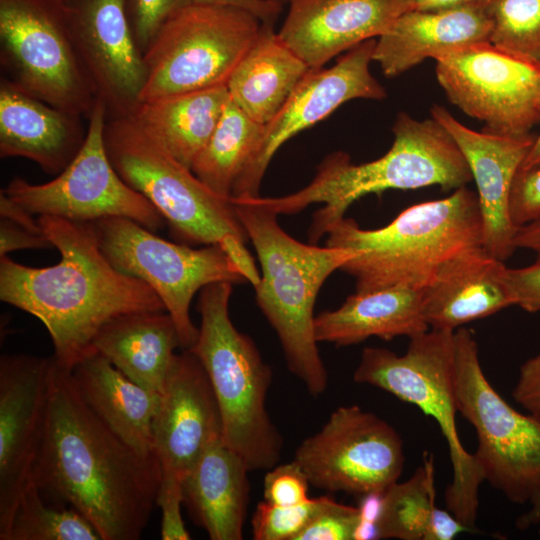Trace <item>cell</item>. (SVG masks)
I'll list each match as a JSON object with an SVG mask.
<instances>
[{
	"mask_svg": "<svg viewBox=\"0 0 540 540\" xmlns=\"http://www.w3.org/2000/svg\"><path fill=\"white\" fill-rule=\"evenodd\" d=\"M52 357L32 479L48 502L74 508L102 540H138L156 505L160 463L114 434L82 400L71 370Z\"/></svg>",
	"mask_w": 540,
	"mask_h": 540,
	"instance_id": "obj_1",
	"label": "cell"
},
{
	"mask_svg": "<svg viewBox=\"0 0 540 540\" xmlns=\"http://www.w3.org/2000/svg\"><path fill=\"white\" fill-rule=\"evenodd\" d=\"M37 219L60 260L38 268L8 255L0 257V299L41 321L61 366L71 370L95 352L93 341L110 320L134 312L165 311L148 284L109 262L93 223L55 216Z\"/></svg>",
	"mask_w": 540,
	"mask_h": 540,
	"instance_id": "obj_2",
	"label": "cell"
},
{
	"mask_svg": "<svg viewBox=\"0 0 540 540\" xmlns=\"http://www.w3.org/2000/svg\"><path fill=\"white\" fill-rule=\"evenodd\" d=\"M392 132V146L373 161L355 164L348 154L338 151L320 163L304 188L282 197L251 200L277 215H293L311 204H323L314 212L308 231L311 244H317L355 201L368 194L434 185L456 190L473 181L457 143L432 117L418 120L400 112Z\"/></svg>",
	"mask_w": 540,
	"mask_h": 540,
	"instance_id": "obj_3",
	"label": "cell"
},
{
	"mask_svg": "<svg viewBox=\"0 0 540 540\" xmlns=\"http://www.w3.org/2000/svg\"><path fill=\"white\" fill-rule=\"evenodd\" d=\"M326 245L359 250L340 270L355 280L356 292L426 288L461 253L483 246L477 193L466 186L446 198L412 205L378 229L338 220Z\"/></svg>",
	"mask_w": 540,
	"mask_h": 540,
	"instance_id": "obj_4",
	"label": "cell"
},
{
	"mask_svg": "<svg viewBox=\"0 0 540 540\" xmlns=\"http://www.w3.org/2000/svg\"><path fill=\"white\" fill-rule=\"evenodd\" d=\"M261 265L257 305L276 332L289 370L307 391L325 392L328 374L314 330V304L327 278L360 251L304 244L286 233L278 215L248 198H230Z\"/></svg>",
	"mask_w": 540,
	"mask_h": 540,
	"instance_id": "obj_5",
	"label": "cell"
},
{
	"mask_svg": "<svg viewBox=\"0 0 540 540\" xmlns=\"http://www.w3.org/2000/svg\"><path fill=\"white\" fill-rule=\"evenodd\" d=\"M104 143L118 175L158 210L175 239L189 245H219L246 281L253 286L259 282L260 273L246 247L248 235L231 199L210 190L132 115L107 117Z\"/></svg>",
	"mask_w": 540,
	"mask_h": 540,
	"instance_id": "obj_6",
	"label": "cell"
},
{
	"mask_svg": "<svg viewBox=\"0 0 540 540\" xmlns=\"http://www.w3.org/2000/svg\"><path fill=\"white\" fill-rule=\"evenodd\" d=\"M233 284L216 282L200 290L198 338L191 349L214 390L222 440L249 471L269 470L281 456L282 436L266 408L272 372L254 341L233 325L229 302Z\"/></svg>",
	"mask_w": 540,
	"mask_h": 540,
	"instance_id": "obj_7",
	"label": "cell"
},
{
	"mask_svg": "<svg viewBox=\"0 0 540 540\" xmlns=\"http://www.w3.org/2000/svg\"><path fill=\"white\" fill-rule=\"evenodd\" d=\"M454 332L429 328L410 338L403 355L367 347L353 379L417 406L437 422L448 445L453 471L445 490V504L472 531L479 507V487L484 480L474 455L461 443L456 426Z\"/></svg>",
	"mask_w": 540,
	"mask_h": 540,
	"instance_id": "obj_8",
	"label": "cell"
},
{
	"mask_svg": "<svg viewBox=\"0 0 540 540\" xmlns=\"http://www.w3.org/2000/svg\"><path fill=\"white\" fill-rule=\"evenodd\" d=\"M454 349L456 406L475 429L483 480L515 504L529 502L540 490V416L518 412L492 387L472 331L455 330Z\"/></svg>",
	"mask_w": 540,
	"mask_h": 540,
	"instance_id": "obj_9",
	"label": "cell"
},
{
	"mask_svg": "<svg viewBox=\"0 0 540 540\" xmlns=\"http://www.w3.org/2000/svg\"><path fill=\"white\" fill-rule=\"evenodd\" d=\"M262 22L232 6L191 4L174 15L144 53L140 102L227 82Z\"/></svg>",
	"mask_w": 540,
	"mask_h": 540,
	"instance_id": "obj_10",
	"label": "cell"
},
{
	"mask_svg": "<svg viewBox=\"0 0 540 540\" xmlns=\"http://www.w3.org/2000/svg\"><path fill=\"white\" fill-rule=\"evenodd\" d=\"M0 62L5 77L35 97L88 119L97 96L65 0H0Z\"/></svg>",
	"mask_w": 540,
	"mask_h": 540,
	"instance_id": "obj_11",
	"label": "cell"
},
{
	"mask_svg": "<svg viewBox=\"0 0 540 540\" xmlns=\"http://www.w3.org/2000/svg\"><path fill=\"white\" fill-rule=\"evenodd\" d=\"M99 246L121 272L148 284L173 319L183 350L195 344L199 328L190 316L194 295L216 282L246 281L217 244L194 248L165 240L134 220L108 217L92 222Z\"/></svg>",
	"mask_w": 540,
	"mask_h": 540,
	"instance_id": "obj_12",
	"label": "cell"
},
{
	"mask_svg": "<svg viewBox=\"0 0 540 540\" xmlns=\"http://www.w3.org/2000/svg\"><path fill=\"white\" fill-rule=\"evenodd\" d=\"M106 118L105 104L97 98L88 117L85 142L62 172L42 184L16 177L2 191L33 215L89 223L124 217L157 232L165 220L143 195L123 181L107 155Z\"/></svg>",
	"mask_w": 540,
	"mask_h": 540,
	"instance_id": "obj_13",
	"label": "cell"
},
{
	"mask_svg": "<svg viewBox=\"0 0 540 540\" xmlns=\"http://www.w3.org/2000/svg\"><path fill=\"white\" fill-rule=\"evenodd\" d=\"M399 433L358 405L338 407L315 434L304 439L293 461L310 485L365 497L382 495L404 466Z\"/></svg>",
	"mask_w": 540,
	"mask_h": 540,
	"instance_id": "obj_14",
	"label": "cell"
},
{
	"mask_svg": "<svg viewBox=\"0 0 540 540\" xmlns=\"http://www.w3.org/2000/svg\"><path fill=\"white\" fill-rule=\"evenodd\" d=\"M436 78L449 101L484 131L531 134L540 123V63L508 54L490 42L454 50L436 60Z\"/></svg>",
	"mask_w": 540,
	"mask_h": 540,
	"instance_id": "obj_15",
	"label": "cell"
},
{
	"mask_svg": "<svg viewBox=\"0 0 540 540\" xmlns=\"http://www.w3.org/2000/svg\"><path fill=\"white\" fill-rule=\"evenodd\" d=\"M376 39L364 41L329 68L311 69L282 108L264 125L260 145L238 177L232 198L259 195L264 174L279 148L290 138L324 120L354 99L383 100L386 90L372 75Z\"/></svg>",
	"mask_w": 540,
	"mask_h": 540,
	"instance_id": "obj_16",
	"label": "cell"
},
{
	"mask_svg": "<svg viewBox=\"0 0 540 540\" xmlns=\"http://www.w3.org/2000/svg\"><path fill=\"white\" fill-rule=\"evenodd\" d=\"M53 357L0 359V539L6 540L19 499L32 480L43 438Z\"/></svg>",
	"mask_w": 540,
	"mask_h": 540,
	"instance_id": "obj_17",
	"label": "cell"
},
{
	"mask_svg": "<svg viewBox=\"0 0 540 540\" xmlns=\"http://www.w3.org/2000/svg\"><path fill=\"white\" fill-rule=\"evenodd\" d=\"M74 44L107 117L131 115L146 82L124 0H65Z\"/></svg>",
	"mask_w": 540,
	"mask_h": 540,
	"instance_id": "obj_18",
	"label": "cell"
},
{
	"mask_svg": "<svg viewBox=\"0 0 540 540\" xmlns=\"http://www.w3.org/2000/svg\"><path fill=\"white\" fill-rule=\"evenodd\" d=\"M161 476L189 473L205 449L222 437V420L209 377L190 350L176 354L152 427Z\"/></svg>",
	"mask_w": 540,
	"mask_h": 540,
	"instance_id": "obj_19",
	"label": "cell"
},
{
	"mask_svg": "<svg viewBox=\"0 0 540 540\" xmlns=\"http://www.w3.org/2000/svg\"><path fill=\"white\" fill-rule=\"evenodd\" d=\"M430 113L451 134L470 168L477 187L484 249L505 261L516 249L513 241L519 230L509 216L511 185L535 136L510 137L475 131L441 105H433Z\"/></svg>",
	"mask_w": 540,
	"mask_h": 540,
	"instance_id": "obj_20",
	"label": "cell"
},
{
	"mask_svg": "<svg viewBox=\"0 0 540 540\" xmlns=\"http://www.w3.org/2000/svg\"><path fill=\"white\" fill-rule=\"evenodd\" d=\"M278 31L310 69L369 39L402 13L400 0H292Z\"/></svg>",
	"mask_w": 540,
	"mask_h": 540,
	"instance_id": "obj_21",
	"label": "cell"
},
{
	"mask_svg": "<svg viewBox=\"0 0 540 540\" xmlns=\"http://www.w3.org/2000/svg\"><path fill=\"white\" fill-rule=\"evenodd\" d=\"M82 117L35 97L5 76L0 80V157L29 159L59 174L82 148Z\"/></svg>",
	"mask_w": 540,
	"mask_h": 540,
	"instance_id": "obj_22",
	"label": "cell"
},
{
	"mask_svg": "<svg viewBox=\"0 0 540 540\" xmlns=\"http://www.w3.org/2000/svg\"><path fill=\"white\" fill-rule=\"evenodd\" d=\"M491 17L484 7L463 6L401 13L376 39L373 61L383 74L396 77L427 58L490 42Z\"/></svg>",
	"mask_w": 540,
	"mask_h": 540,
	"instance_id": "obj_23",
	"label": "cell"
},
{
	"mask_svg": "<svg viewBox=\"0 0 540 540\" xmlns=\"http://www.w3.org/2000/svg\"><path fill=\"white\" fill-rule=\"evenodd\" d=\"M503 262L479 246L447 263L422 289L428 327L455 331L513 305L503 281Z\"/></svg>",
	"mask_w": 540,
	"mask_h": 540,
	"instance_id": "obj_24",
	"label": "cell"
},
{
	"mask_svg": "<svg viewBox=\"0 0 540 540\" xmlns=\"http://www.w3.org/2000/svg\"><path fill=\"white\" fill-rule=\"evenodd\" d=\"M244 460L214 440L182 480L183 505L211 540H240L250 485Z\"/></svg>",
	"mask_w": 540,
	"mask_h": 540,
	"instance_id": "obj_25",
	"label": "cell"
},
{
	"mask_svg": "<svg viewBox=\"0 0 540 540\" xmlns=\"http://www.w3.org/2000/svg\"><path fill=\"white\" fill-rule=\"evenodd\" d=\"M71 376L82 400L114 434L144 456L155 454L159 393L136 384L97 352L80 360Z\"/></svg>",
	"mask_w": 540,
	"mask_h": 540,
	"instance_id": "obj_26",
	"label": "cell"
},
{
	"mask_svg": "<svg viewBox=\"0 0 540 540\" xmlns=\"http://www.w3.org/2000/svg\"><path fill=\"white\" fill-rule=\"evenodd\" d=\"M429 329L423 315L422 289L392 287L355 292L335 310L315 316L316 340L349 346L370 337L409 338Z\"/></svg>",
	"mask_w": 540,
	"mask_h": 540,
	"instance_id": "obj_27",
	"label": "cell"
},
{
	"mask_svg": "<svg viewBox=\"0 0 540 540\" xmlns=\"http://www.w3.org/2000/svg\"><path fill=\"white\" fill-rule=\"evenodd\" d=\"M181 347L176 325L166 311L134 312L106 323L93 349L141 387L161 393Z\"/></svg>",
	"mask_w": 540,
	"mask_h": 540,
	"instance_id": "obj_28",
	"label": "cell"
},
{
	"mask_svg": "<svg viewBox=\"0 0 540 540\" xmlns=\"http://www.w3.org/2000/svg\"><path fill=\"white\" fill-rule=\"evenodd\" d=\"M310 70L280 38L274 25L262 22L256 39L227 82L229 98L250 118L265 125Z\"/></svg>",
	"mask_w": 540,
	"mask_h": 540,
	"instance_id": "obj_29",
	"label": "cell"
},
{
	"mask_svg": "<svg viewBox=\"0 0 540 540\" xmlns=\"http://www.w3.org/2000/svg\"><path fill=\"white\" fill-rule=\"evenodd\" d=\"M228 99L227 85H220L140 102L131 115L172 156L191 169Z\"/></svg>",
	"mask_w": 540,
	"mask_h": 540,
	"instance_id": "obj_30",
	"label": "cell"
},
{
	"mask_svg": "<svg viewBox=\"0 0 540 540\" xmlns=\"http://www.w3.org/2000/svg\"><path fill=\"white\" fill-rule=\"evenodd\" d=\"M374 527L376 539L451 540L470 531L436 506L434 462L428 453L407 481L395 482L382 494Z\"/></svg>",
	"mask_w": 540,
	"mask_h": 540,
	"instance_id": "obj_31",
	"label": "cell"
},
{
	"mask_svg": "<svg viewBox=\"0 0 540 540\" xmlns=\"http://www.w3.org/2000/svg\"><path fill=\"white\" fill-rule=\"evenodd\" d=\"M264 125L245 114L229 98L209 140L191 170L217 195L230 199L234 185L257 151Z\"/></svg>",
	"mask_w": 540,
	"mask_h": 540,
	"instance_id": "obj_32",
	"label": "cell"
},
{
	"mask_svg": "<svg viewBox=\"0 0 540 540\" xmlns=\"http://www.w3.org/2000/svg\"><path fill=\"white\" fill-rule=\"evenodd\" d=\"M6 540H102L74 508L48 502L33 481L23 491Z\"/></svg>",
	"mask_w": 540,
	"mask_h": 540,
	"instance_id": "obj_33",
	"label": "cell"
},
{
	"mask_svg": "<svg viewBox=\"0 0 540 540\" xmlns=\"http://www.w3.org/2000/svg\"><path fill=\"white\" fill-rule=\"evenodd\" d=\"M490 43L520 59L540 63V0H490Z\"/></svg>",
	"mask_w": 540,
	"mask_h": 540,
	"instance_id": "obj_34",
	"label": "cell"
},
{
	"mask_svg": "<svg viewBox=\"0 0 540 540\" xmlns=\"http://www.w3.org/2000/svg\"><path fill=\"white\" fill-rule=\"evenodd\" d=\"M326 496L310 498L292 506L258 503L252 516V535L255 540H295L319 511Z\"/></svg>",
	"mask_w": 540,
	"mask_h": 540,
	"instance_id": "obj_35",
	"label": "cell"
},
{
	"mask_svg": "<svg viewBox=\"0 0 540 540\" xmlns=\"http://www.w3.org/2000/svg\"><path fill=\"white\" fill-rule=\"evenodd\" d=\"M362 523L360 507L325 501L295 540H356Z\"/></svg>",
	"mask_w": 540,
	"mask_h": 540,
	"instance_id": "obj_36",
	"label": "cell"
},
{
	"mask_svg": "<svg viewBox=\"0 0 540 540\" xmlns=\"http://www.w3.org/2000/svg\"><path fill=\"white\" fill-rule=\"evenodd\" d=\"M134 39L144 54L161 28L194 0H124Z\"/></svg>",
	"mask_w": 540,
	"mask_h": 540,
	"instance_id": "obj_37",
	"label": "cell"
},
{
	"mask_svg": "<svg viewBox=\"0 0 540 540\" xmlns=\"http://www.w3.org/2000/svg\"><path fill=\"white\" fill-rule=\"evenodd\" d=\"M309 485L305 473L295 461L276 464L264 477V500L280 506L298 505L310 499Z\"/></svg>",
	"mask_w": 540,
	"mask_h": 540,
	"instance_id": "obj_38",
	"label": "cell"
},
{
	"mask_svg": "<svg viewBox=\"0 0 540 540\" xmlns=\"http://www.w3.org/2000/svg\"><path fill=\"white\" fill-rule=\"evenodd\" d=\"M509 216L518 229L540 219V164L517 170L509 195Z\"/></svg>",
	"mask_w": 540,
	"mask_h": 540,
	"instance_id": "obj_39",
	"label": "cell"
},
{
	"mask_svg": "<svg viewBox=\"0 0 540 540\" xmlns=\"http://www.w3.org/2000/svg\"><path fill=\"white\" fill-rule=\"evenodd\" d=\"M182 482L170 476H161L156 505L161 510V538L163 540H188L182 515Z\"/></svg>",
	"mask_w": 540,
	"mask_h": 540,
	"instance_id": "obj_40",
	"label": "cell"
},
{
	"mask_svg": "<svg viewBox=\"0 0 540 540\" xmlns=\"http://www.w3.org/2000/svg\"><path fill=\"white\" fill-rule=\"evenodd\" d=\"M533 264L522 268L506 267L503 281L513 305L527 312L540 311V250Z\"/></svg>",
	"mask_w": 540,
	"mask_h": 540,
	"instance_id": "obj_41",
	"label": "cell"
},
{
	"mask_svg": "<svg viewBox=\"0 0 540 540\" xmlns=\"http://www.w3.org/2000/svg\"><path fill=\"white\" fill-rule=\"evenodd\" d=\"M512 396L530 414L540 416V352L521 365Z\"/></svg>",
	"mask_w": 540,
	"mask_h": 540,
	"instance_id": "obj_42",
	"label": "cell"
},
{
	"mask_svg": "<svg viewBox=\"0 0 540 540\" xmlns=\"http://www.w3.org/2000/svg\"><path fill=\"white\" fill-rule=\"evenodd\" d=\"M53 247L43 231H35L8 218L0 219V257L21 249Z\"/></svg>",
	"mask_w": 540,
	"mask_h": 540,
	"instance_id": "obj_43",
	"label": "cell"
},
{
	"mask_svg": "<svg viewBox=\"0 0 540 540\" xmlns=\"http://www.w3.org/2000/svg\"><path fill=\"white\" fill-rule=\"evenodd\" d=\"M194 3L237 7L254 14L261 22L273 25L283 10L282 6L269 0H194Z\"/></svg>",
	"mask_w": 540,
	"mask_h": 540,
	"instance_id": "obj_44",
	"label": "cell"
},
{
	"mask_svg": "<svg viewBox=\"0 0 540 540\" xmlns=\"http://www.w3.org/2000/svg\"><path fill=\"white\" fill-rule=\"evenodd\" d=\"M490 0H400L402 13L414 10H438L463 6L487 8Z\"/></svg>",
	"mask_w": 540,
	"mask_h": 540,
	"instance_id": "obj_45",
	"label": "cell"
},
{
	"mask_svg": "<svg viewBox=\"0 0 540 540\" xmlns=\"http://www.w3.org/2000/svg\"><path fill=\"white\" fill-rule=\"evenodd\" d=\"M515 248L540 250V219L529 223L517 231L514 241Z\"/></svg>",
	"mask_w": 540,
	"mask_h": 540,
	"instance_id": "obj_46",
	"label": "cell"
},
{
	"mask_svg": "<svg viewBox=\"0 0 540 540\" xmlns=\"http://www.w3.org/2000/svg\"><path fill=\"white\" fill-rule=\"evenodd\" d=\"M529 502L531 503L530 509L516 520L518 529H527L540 523V490L531 497Z\"/></svg>",
	"mask_w": 540,
	"mask_h": 540,
	"instance_id": "obj_47",
	"label": "cell"
},
{
	"mask_svg": "<svg viewBox=\"0 0 540 540\" xmlns=\"http://www.w3.org/2000/svg\"><path fill=\"white\" fill-rule=\"evenodd\" d=\"M540 164V133L535 136L534 143L519 168H529Z\"/></svg>",
	"mask_w": 540,
	"mask_h": 540,
	"instance_id": "obj_48",
	"label": "cell"
},
{
	"mask_svg": "<svg viewBox=\"0 0 540 540\" xmlns=\"http://www.w3.org/2000/svg\"><path fill=\"white\" fill-rule=\"evenodd\" d=\"M269 1L283 7L285 4H289L292 0H269Z\"/></svg>",
	"mask_w": 540,
	"mask_h": 540,
	"instance_id": "obj_49",
	"label": "cell"
}]
</instances>
